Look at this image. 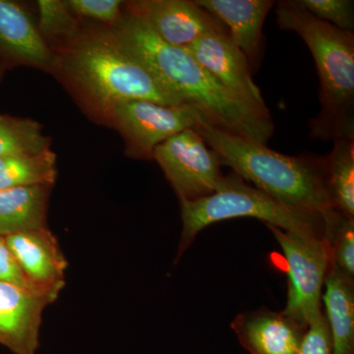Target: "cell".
Instances as JSON below:
<instances>
[{"label":"cell","mask_w":354,"mask_h":354,"mask_svg":"<svg viewBox=\"0 0 354 354\" xmlns=\"http://www.w3.org/2000/svg\"><path fill=\"white\" fill-rule=\"evenodd\" d=\"M113 37L169 94L196 109L212 127L264 145L271 138L272 118L230 94L185 48L165 43L137 14L129 10L121 16Z\"/></svg>","instance_id":"obj_1"},{"label":"cell","mask_w":354,"mask_h":354,"mask_svg":"<svg viewBox=\"0 0 354 354\" xmlns=\"http://www.w3.org/2000/svg\"><path fill=\"white\" fill-rule=\"evenodd\" d=\"M194 129L218 153L221 165L232 167L242 179L281 204L322 215L335 209L328 187L326 157L274 152L264 144L220 131L204 118Z\"/></svg>","instance_id":"obj_2"},{"label":"cell","mask_w":354,"mask_h":354,"mask_svg":"<svg viewBox=\"0 0 354 354\" xmlns=\"http://www.w3.org/2000/svg\"><path fill=\"white\" fill-rule=\"evenodd\" d=\"M281 30L297 32L308 46L320 78L321 111L310 136L330 141L354 137V35L316 18L297 0L279 2Z\"/></svg>","instance_id":"obj_3"},{"label":"cell","mask_w":354,"mask_h":354,"mask_svg":"<svg viewBox=\"0 0 354 354\" xmlns=\"http://www.w3.org/2000/svg\"><path fill=\"white\" fill-rule=\"evenodd\" d=\"M181 205L183 232L177 260L205 227L218 221L236 218H255L266 225L308 239L327 241L330 213H307L281 204L255 186L249 185L235 172L223 176L215 192L194 202Z\"/></svg>","instance_id":"obj_4"},{"label":"cell","mask_w":354,"mask_h":354,"mask_svg":"<svg viewBox=\"0 0 354 354\" xmlns=\"http://www.w3.org/2000/svg\"><path fill=\"white\" fill-rule=\"evenodd\" d=\"M64 67L81 90L109 111L120 102L130 101L183 104L127 55L113 36L93 37L81 41L67 51Z\"/></svg>","instance_id":"obj_5"},{"label":"cell","mask_w":354,"mask_h":354,"mask_svg":"<svg viewBox=\"0 0 354 354\" xmlns=\"http://www.w3.org/2000/svg\"><path fill=\"white\" fill-rule=\"evenodd\" d=\"M281 247L288 267V301L283 313L308 328L322 311V290L333 265L329 242L266 225Z\"/></svg>","instance_id":"obj_6"},{"label":"cell","mask_w":354,"mask_h":354,"mask_svg":"<svg viewBox=\"0 0 354 354\" xmlns=\"http://www.w3.org/2000/svg\"><path fill=\"white\" fill-rule=\"evenodd\" d=\"M153 158L162 167L180 203L209 196L225 176L218 153L194 128L177 133L156 147Z\"/></svg>","instance_id":"obj_7"},{"label":"cell","mask_w":354,"mask_h":354,"mask_svg":"<svg viewBox=\"0 0 354 354\" xmlns=\"http://www.w3.org/2000/svg\"><path fill=\"white\" fill-rule=\"evenodd\" d=\"M114 121L137 158H153L156 147L177 133L195 128L201 114L189 106H165L150 101L120 102L111 109Z\"/></svg>","instance_id":"obj_8"},{"label":"cell","mask_w":354,"mask_h":354,"mask_svg":"<svg viewBox=\"0 0 354 354\" xmlns=\"http://www.w3.org/2000/svg\"><path fill=\"white\" fill-rule=\"evenodd\" d=\"M185 50L230 94L259 115L272 118L260 88L253 81L248 59L235 46L228 31L205 34Z\"/></svg>","instance_id":"obj_9"},{"label":"cell","mask_w":354,"mask_h":354,"mask_svg":"<svg viewBox=\"0 0 354 354\" xmlns=\"http://www.w3.org/2000/svg\"><path fill=\"white\" fill-rule=\"evenodd\" d=\"M28 288L46 304L55 302L65 286L68 263L48 227L6 236Z\"/></svg>","instance_id":"obj_10"},{"label":"cell","mask_w":354,"mask_h":354,"mask_svg":"<svg viewBox=\"0 0 354 354\" xmlns=\"http://www.w3.org/2000/svg\"><path fill=\"white\" fill-rule=\"evenodd\" d=\"M165 43L187 48L205 34L227 31L213 14L192 0H141L128 4Z\"/></svg>","instance_id":"obj_11"},{"label":"cell","mask_w":354,"mask_h":354,"mask_svg":"<svg viewBox=\"0 0 354 354\" xmlns=\"http://www.w3.org/2000/svg\"><path fill=\"white\" fill-rule=\"evenodd\" d=\"M230 326L250 354H299L309 328L266 307L239 314Z\"/></svg>","instance_id":"obj_12"},{"label":"cell","mask_w":354,"mask_h":354,"mask_svg":"<svg viewBox=\"0 0 354 354\" xmlns=\"http://www.w3.org/2000/svg\"><path fill=\"white\" fill-rule=\"evenodd\" d=\"M46 306L32 291L0 283V344L14 354H36Z\"/></svg>","instance_id":"obj_13"},{"label":"cell","mask_w":354,"mask_h":354,"mask_svg":"<svg viewBox=\"0 0 354 354\" xmlns=\"http://www.w3.org/2000/svg\"><path fill=\"white\" fill-rule=\"evenodd\" d=\"M227 27L230 39L254 65L260 53L262 29L271 0H195Z\"/></svg>","instance_id":"obj_14"},{"label":"cell","mask_w":354,"mask_h":354,"mask_svg":"<svg viewBox=\"0 0 354 354\" xmlns=\"http://www.w3.org/2000/svg\"><path fill=\"white\" fill-rule=\"evenodd\" d=\"M0 55L39 66L48 64L51 58L50 48L29 14L8 0H0Z\"/></svg>","instance_id":"obj_15"},{"label":"cell","mask_w":354,"mask_h":354,"mask_svg":"<svg viewBox=\"0 0 354 354\" xmlns=\"http://www.w3.org/2000/svg\"><path fill=\"white\" fill-rule=\"evenodd\" d=\"M324 286V315L332 339L333 354H354V279L333 263Z\"/></svg>","instance_id":"obj_16"},{"label":"cell","mask_w":354,"mask_h":354,"mask_svg":"<svg viewBox=\"0 0 354 354\" xmlns=\"http://www.w3.org/2000/svg\"><path fill=\"white\" fill-rule=\"evenodd\" d=\"M50 186L36 185L0 190V235L46 227Z\"/></svg>","instance_id":"obj_17"},{"label":"cell","mask_w":354,"mask_h":354,"mask_svg":"<svg viewBox=\"0 0 354 354\" xmlns=\"http://www.w3.org/2000/svg\"><path fill=\"white\" fill-rule=\"evenodd\" d=\"M57 176V156L50 150L0 158V190L51 186Z\"/></svg>","instance_id":"obj_18"},{"label":"cell","mask_w":354,"mask_h":354,"mask_svg":"<svg viewBox=\"0 0 354 354\" xmlns=\"http://www.w3.org/2000/svg\"><path fill=\"white\" fill-rule=\"evenodd\" d=\"M326 157L327 181L335 208L354 218V139L335 140Z\"/></svg>","instance_id":"obj_19"},{"label":"cell","mask_w":354,"mask_h":354,"mask_svg":"<svg viewBox=\"0 0 354 354\" xmlns=\"http://www.w3.org/2000/svg\"><path fill=\"white\" fill-rule=\"evenodd\" d=\"M50 145L37 121L0 114V158L46 152Z\"/></svg>","instance_id":"obj_20"},{"label":"cell","mask_w":354,"mask_h":354,"mask_svg":"<svg viewBox=\"0 0 354 354\" xmlns=\"http://www.w3.org/2000/svg\"><path fill=\"white\" fill-rule=\"evenodd\" d=\"M328 242L335 267L354 279V218L335 211L330 220Z\"/></svg>","instance_id":"obj_21"},{"label":"cell","mask_w":354,"mask_h":354,"mask_svg":"<svg viewBox=\"0 0 354 354\" xmlns=\"http://www.w3.org/2000/svg\"><path fill=\"white\" fill-rule=\"evenodd\" d=\"M39 31L43 38H55L70 36L75 32L77 25L74 14L70 10L66 1L39 0Z\"/></svg>","instance_id":"obj_22"},{"label":"cell","mask_w":354,"mask_h":354,"mask_svg":"<svg viewBox=\"0 0 354 354\" xmlns=\"http://www.w3.org/2000/svg\"><path fill=\"white\" fill-rule=\"evenodd\" d=\"M300 6L318 19L353 32L354 28V2L353 0H297Z\"/></svg>","instance_id":"obj_23"},{"label":"cell","mask_w":354,"mask_h":354,"mask_svg":"<svg viewBox=\"0 0 354 354\" xmlns=\"http://www.w3.org/2000/svg\"><path fill=\"white\" fill-rule=\"evenodd\" d=\"M66 3L72 13L102 22L115 25L122 16L120 0H69Z\"/></svg>","instance_id":"obj_24"},{"label":"cell","mask_w":354,"mask_h":354,"mask_svg":"<svg viewBox=\"0 0 354 354\" xmlns=\"http://www.w3.org/2000/svg\"><path fill=\"white\" fill-rule=\"evenodd\" d=\"M299 354H333L332 339L324 312L310 324Z\"/></svg>","instance_id":"obj_25"},{"label":"cell","mask_w":354,"mask_h":354,"mask_svg":"<svg viewBox=\"0 0 354 354\" xmlns=\"http://www.w3.org/2000/svg\"><path fill=\"white\" fill-rule=\"evenodd\" d=\"M0 283H11V285L29 290L19 265L7 245L6 237L1 235H0Z\"/></svg>","instance_id":"obj_26"},{"label":"cell","mask_w":354,"mask_h":354,"mask_svg":"<svg viewBox=\"0 0 354 354\" xmlns=\"http://www.w3.org/2000/svg\"><path fill=\"white\" fill-rule=\"evenodd\" d=\"M2 74H3V69H2V66L0 65V78H1Z\"/></svg>","instance_id":"obj_27"}]
</instances>
